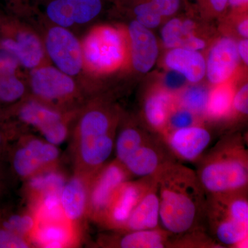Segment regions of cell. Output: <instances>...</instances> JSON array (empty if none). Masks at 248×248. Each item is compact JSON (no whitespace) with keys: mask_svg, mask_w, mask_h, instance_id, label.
Masks as SVG:
<instances>
[{"mask_svg":"<svg viewBox=\"0 0 248 248\" xmlns=\"http://www.w3.org/2000/svg\"><path fill=\"white\" fill-rule=\"evenodd\" d=\"M160 204V226L173 236L206 231V193L195 170L177 161L156 172Z\"/></svg>","mask_w":248,"mask_h":248,"instance_id":"obj_1","label":"cell"},{"mask_svg":"<svg viewBox=\"0 0 248 248\" xmlns=\"http://www.w3.org/2000/svg\"><path fill=\"white\" fill-rule=\"evenodd\" d=\"M119 115L101 103L83 109L75 128L74 152L78 172L93 176L107 164L115 148Z\"/></svg>","mask_w":248,"mask_h":248,"instance_id":"obj_2","label":"cell"},{"mask_svg":"<svg viewBox=\"0 0 248 248\" xmlns=\"http://www.w3.org/2000/svg\"><path fill=\"white\" fill-rule=\"evenodd\" d=\"M247 140L227 134L197 161L195 171L206 195L248 190Z\"/></svg>","mask_w":248,"mask_h":248,"instance_id":"obj_3","label":"cell"},{"mask_svg":"<svg viewBox=\"0 0 248 248\" xmlns=\"http://www.w3.org/2000/svg\"><path fill=\"white\" fill-rule=\"evenodd\" d=\"M205 226L223 248H246L248 241V190L206 195Z\"/></svg>","mask_w":248,"mask_h":248,"instance_id":"obj_4","label":"cell"},{"mask_svg":"<svg viewBox=\"0 0 248 248\" xmlns=\"http://www.w3.org/2000/svg\"><path fill=\"white\" fill-rule=\"evenodd\" d=\"M28 89L32 98L65 113H75L81 99L79 81L45 63L30 71Z\"/></svg>","mask_w":248,"mask_h":248,"instance_id":"obj_5","label":"cell"},{"mask_svg":"<svg viewBox=\"0 0 248 248\" xmlns=\"http://www.w3.org/2000/svg\"><path fill=\"white\" fill-rule=\"evenodd\" d=\"M81 45L85 68L97 73L118 69L126 58V40L122 31L116 28H94L85 36Z\"/></svg>","mask_w":248,"mask_h":248,"instance_id":"obj_6","label":"cell"},{"mask_svg":"<svg viewBox=\"0 0 248 248\" xmlns=\"http://www.w3.org/2000/svg\"><path fill=\"white\" fill-rule=\"evenodd\" d=\"M42 40L53 66L78 81L85 69L84 61L81 42L73 31L50 24Z\"/></svg>","mask_w":248,"mask_h":248,"instance_id":"obj_7","label":"cell"},{"mask_svg":"<svg viewBox=\"0 0 248 248\" xmlns=\"http://www.w3.org/2000/svg\"><path fill=\"white\" fill-rule=\"evenodd\" d=\"M18 119L38 130L46 141L58 146L66 140L68 119L73 113H65L32 97L24 98L18 104Z\"/></svg>","mask_w":248,"mask_h":248,"instance_id":"obj_8","label":"cell"},{"mask_svg":"<svg viewBox=\"0 0 248 248\" xmlns=\"http://www.w3.org/2000/svg\"><path fill=\"white\" fill-rule=\"evenodd\" d=\"M132 177L118 160L104 164L90 181L88 217L99 224L117 187Z\"/></svg>","mask_w":248,"mask_h":248,"instance_id":"obj_9","label":"cell"},{"mask_svg":"<svg viewBox=\"0 0 248 248\" xmlns=\"http://www.w3.org/2000/svg\"><path fill=\"white\" fill-rule=\"evenodd\" d=\"M50 24L72 31L94 20L102 10V0H36Z\"/></svg>","mask_w":248,"mask_h":248,"instance_id":"obj_10","label":"cell"},{"mask_svg":"<svg viewBox=\"0 0 248 248\" xmlns=\"http://www.w3.org/2000/svg\"><path fill=\"white\" fill-rule=\"evenodd\" d=\"M154 180L153 174L122 183L112 196L99 224L112 231H122Z\"/></svg>","mask_w":248,"mask_h":248,"instance_id":"obj_11","label":"cell"},{"mask_svg":"<svg viewBox=\"0 0 248 248\" xmlns=\"http://www.w3.org/2000/svg\"><path fill=\"white\" fill-rule=\"evenodd\" d=\"M57 146L37 138L21 141L13 153V169L19 177L29 179L37 173L52 169L60 151Z\"/></svg>","mask_w":248,"mask_h":248,"instance_id":"obj_12","label":"cell"},{"mask_svg":"<svg viewBox=\"0 0 248 248\" xmlns=\"http://www.w3.org/2000/svg\"><path fill=\"white\" fill-rule=\"evenodd\" d=\"M165 143L176 159L197 163L213 140V134L200 124L177 129L163 135Z\"/></svg>","mask_w":248,"mask_h":248,"instance_id":"obj_13","label":"cell"},{"mask_svg":"<svg viewBox=\"0 0 248 248\" xmlns=\"http://www.w3.org/2000/svg\"><path fill=\"white\" fill-rule=\"evenodd\" d=\"M176 161L164 139L154 134L122 163L132 176L143 177L155 174L166 163Z\"/></svg>","mask_w":248,"mask_h":248,"instance_id":"obj_14","label":"cell"},{"mask_svg":"<svg viewBox=\"0 0 248 248\" xmlns=\"http://www.w3.org/2000/svg\"><path fill=\"white\" fill-rule=\"evenodd\" d=\"M0 47L11 52L25 69L31 70L48 63L43 40L34 29L27 26H19L13 37L1 41Z\"/></svg>","mask_w":248,"mask_h":248,"instance_id":"obj_15","label":"cell"},{"mask_svg":"<svg viewBox=\"0 0 248 248\" xmlns=\"http://www.w3.org/2000/svg\"><path fill=\"white\" fill-rule=\"evenodd\" d=\"M77 233L75 224L66 217L58 218H36L29 241L39 247L62 248L76 244Z\"/></svg>","mask_w":248,"mask_h":248,"instance_id":"obj_16","label":"cell"},{"mask_svg":"<svg viewBox=\"0 0 248 248\" xmlns=\"http://www.w3.org/2000/svg\"><path fill=\"white\" fill-rule=\"evenodd\" d=\"M237 44L231 37H222L210 48L206 61V76L212 84L228 82L239 66Z\"/></svg>","mask_w":248,"mask_h":248,"instance_id":"obj_17","label":"cell"},{"mask_svg":"<svg viewBox=\"0 0 248 248\" xmlns=\"http://www.w3.org/2000/svg\"><path fill=\"white\" fill-rule=\"evenodd\" d=\"M132 63L137 71L146 73L151 71L159 54L157 41L151 29L136 20L128 27Z\"/></svg>","mask_w":248,"mask_h":248,"instance_id":"obj_18","label":"cell"},{"mask_svg":"<svg viewBox=\"0 0 248 248\" xmlns=\"http://www.w3.org/2000/svg\"><path fill=\"white\" fill-rule=\"evenodd\" d=\"M120 234L102 238L104 247L120 248H172L173 236L161 227L153 230L119 232Z\"/></svg>","mask_w":248,"mask_h":248,"instance_id":"obj_19","label":"cell"},{"mask_svg":"<svg viewBox=\"0 0 248 248\" xmlns=\"http://www.w3.org/2000/svg\"><path fill=\"white\" fill-rule=\"evenodd\" d=\"M92 176L77 173L62 189L60 202L67 219L76 223L87 215L90 181Z\"/></svg>","mask_w":248,"mask_h":248,"instance_id":"obj_20","label":"cell"},{"mask_svg":"<svg viewBox=\"0 0 248 248\" xmlns=\"http://www.w3.org/2000/svg\"><path fill=\"white\" fill-rule=\"evenodd\" d=\"M155 176V175H154ZM160 204L156 179L120 232L146 231L160 228Z\"/></svg>","mask_w":248,"mask_h":248,"instance_id":"obj_21","label":"cell"},{"mask_svg":"<svg viewBox=\"0 0 248 248\" xmlns=\"http://www.w3.org/2000/svg\"><path fill=\"white\" fill-rule=\"evenodd\" d=\"M165 64L192 84L200 82L206 74V61L202 53L182 47L170 50L165 58Z\"/></svg>","mask_w":248,"mask_h":248,"instance_id":"obj_22","label":"cell"},{"mask_svg":"<svg viewBox=\"0 0 248 248\" xmlns=\"http://www.w3.org/2000/svg\"><path fill=\"white\" fill-rule=\"evenodd\" d=\"M173 104L172 94L166 89L155 90L147 95L143 104V115L153 133L162 136Z\"/></svg>","mask_w":248,"mask_h":248,"instance_id":"obj_23","label":"cell"},{"mask_svg":"<svg viewBox=\"0 0 248 248\" xmlns=\"http://www.w3.org/2000/svg\"><path fill=\"white\" fill-rule=\"evenodd\" d=\"M29 179L28 191L32 203L46 196L61 195L66 183L63 174L53 168L37 173Z\"/></svg>","mask_w":248,"mask_h":248,"instance_id":"obj_24","label":"cell"},{"mask_svg":"<svg viewBox=\"0 0 248 248\" xmlns=\"http://www.w3.org/2000/svg\"><path fill=\"white\" fill-rule=\"evenodd\" d=\"M154 134L156 133H153L151 130L146 131L134 124H129L124 125L116 136V159L122 164L129 155L148 141Z\"/></svg>","mask_w":248,"mask_h":248,"instance_id":"obj_25","label":"cell"},{"mask_svg":"<svg viewBox=\"0 0 248 248\" xmlns=\"http://www.w3.org/2000/svg\"><path fill=\"white\" fill-rule=\"evenodd\" d=\"M234 93V90L227 82L217 85L210 91L205 116L213 120L229 117Z\"/></svg>","mask_w":248,"mask_h":248,"instance_id":"obj_26","label":"cell"},{"mask_svg":"<svg viewBox=\"0 0 248 248\" xmlns=\"http://www.w3.org/2000/svg\"><path fill=\"white\" fill-rule=\"evenodd\" d=\"M210 91L200 85H192L184 90L179 98V105L197 116L205 115Z\"/></svg>","mask_w":248,"mask_h":248,"instance_id":"obj_27","label":"cell"},{"mask_svg":"<svg viewBox=\"0 0 248 248\" xmlns=\"http://www.w3.org/2000/svg\"><path fill=\"white\" fill-rule=\"evenodd\" d=\"M35 224V217L32 210L30 213L0 214V227L13 232L29 241Z\"/></svg>","mask_w":248,"mask_h":248,"instance_id":"obj_28","label":"cell"},{"mask_svg":"<svg viewBox=\"0 0 248 248\" xmlns=\"http://www.w3.org/2000/svg\"><path fill=\"white\" fill-rule=\"evenodd\" d=\"M28 85L16 74L0 77V102L14 104L27 95Z\"/></svg>","mask_w":248,"mask_h":248,"instance_id":"obj_29","label":"cell"},{"mask_svg":"<svg viewBox=\"0 0 248 248\" xmlns=\"http://www.w3.org/2000/svg\"><path fill=\"white\" fill-rule=\"evenodd\" d=\"M196 124H198L197 115L185 108L179 105L178 107H174L173 104L168 117L166 130L162 136L172 130L186 128Z\"/></svg>","mask_w":248,"mask_h":248,"instance_id":"obj_30","label":"cell"},{"mask_svg":"<svg viewBox=\"0 0 248 248\" xmlns=\"http://www.w3.org/2000/svg\"><path fill=\"white\" fill-rule=\"evenodd\" d=\"M161 37L166 48L172 49L182 47L183 41L185 37L183 21L177 18L169 21L163 27Z\"/></svg>","mask_w":248,"mask_h":248,"instance_id":"obj_31","label":"cell"},{"mask_svg":"<svg viewBox=\"0 0 248 248\" xmlns=\"http://www.w3.org/2000/svg\"><path fill=\"white\" fill-rule=\"evenodd\" d=\"M135 14L137 22L148 29H155L161 23V16L156 12L151 1L136 6Z\"/></svg>","mask_w":248,"mask_h":248,"instance_id":"obj_32","label":"cell"},{"mask_svg":"<svg viewBox=\"0 0 248 248\" xmlns=\"http://www.w3.org/2000/svg\"><path fill=\"white\" fill-rule=\"evenodd\" d=\"M248 114V85L244 84L234 92L230 116L241 115L246 117Z\"/></svg>","mask_w":248,"mask_h":248,"instance_id":"obj_33","label":"cell"},{"mask_svg":"<svg viewBox=\"0 0 248 248\" xmlns=\"http://www.w3.org/2000/svg\"><path fill=\"white\" fill-rule=\"evenodd\" d=\"M30 246L29 240L0 227V248H28Z\"/></svg>","mask_w":248,"mask_h":248,"instance_id":"obj_34","label":"cell"},{"mask_svg":"<svg viewBox=\"0 0 248 248\" xmlns=\"http://www.w3.org/2000/svg\"><path fill=\"white\" fill-rule=\"evenodd\" d=\"M19 66V61L14 54L0 47V77L16 74Z\"/></svg>","mask_w":248,"mask_h":248,"instance_id":"obj_35","label":"cell"},{"mask_svg":"<svg viewBox=\"0 0 248 248\" xmlns=\"http://www.w3.org/2000/svg\"><path fill=\"white\" fill-rule=\"evenodd\" d=\"M151 2L161 17H167L177 12L180 0H152Z\"/></svg>","mask_w":248,"mask_h":248,"instance_id":"obj_36","label":"cell"},{"mask_svg":"<svg viewBox=\"0 0 248 248\" xmlns=\"http://www.w3.org/2000/svg\"><path fill=\"white\" fill-rule=\"evenodd\" d=\"M172 71V73L167 75L166 79H165V84L167 87V89L166 90L169 92L170 91L181 89L186 80V78L180 73L177 71Z\"/></svg>","mask_w":248,"mask_h":248,"instance_id":"obj_37","label":"cell"},{"mask_svg":"<svg viewBox=\"0 0 248 248\" xmlns=\"http://www.w3.org/2000/svg\"><path fill=\"white\" fill-rule=\"evenodd\" d=\"M205 46H206V43L205 41L197 37L195 34H192V35L187 36L184 40L182 48L199 51V50H203Z\"/></svg>","mask_w":248,"mask_h":248,"instance_id":"obj_38","label":"cell"},{"mask_svg":"<svg viewBox=\"0 0 248 248\" xmlns=\"http://www.w3.org/2000/svg\"><path fill=\"white\" fill-rule=\"evenodd\" d=\"M13 9L22 16L30 14L31 7L28 0H7Z\"/></svg>","mask_w":248,"mask_h":248,"instance_id":"obj_39","label":"cell"},{"mask_svg":"<svg viewBox=\"0 0 248 248\" xmlns=\"http://www.w3.org/2000/svg\"><path fill=\"white\" fill-rule=\"evenodd\" d=\"M237 46L238 53L240 58L244 61L246 65L248 63V39H244L236 45Z\"/></svg>","mask_w":248,"mask_h":248,"instance_id":"obj_40","label":"cell"},{"mask_svg":"<svg viewBox=\"0 0 248 248\" xmlns=\"http://www.w3.org/2000/svg\"><path fill=\"white\" fill-rule=\"evenodd\" d=\"M237 31L241 37L244 39H248V19H244V20L240 22L237 25Z\"/></svg>","mask_w":248,"mask_h":248,"instance_id":"obj_41","label":"cell"},{"mask_svg":"<svg viewBox=\"0 0 248 248\" xmlns=\"http://www.w3.org/2000/svg\"><path fill=\"white\" fill-rule=\"evenodd\" d=\"M214 9L218 12H221L226 8L228 0H210Z\"/></svg>","mask_w":248,"mask_h":248,"instance_id":"obj_42","label":"cell"},{"mask_svg":"<svg viewBox=\"0 0 248 248\" xmlns=\"http://www.w3.org/2000/svg\"><path fill=\"white\" fill-rule=\"evenodd\" d=\"M6 135L4 132L0 130V155L4 151L5 143H6Z\"/></svg>","mask_w":248,"mask_h":248,"instance_id":"obj_43","label":"cell"},{"mask_svg":"<svg viewBox=\"0 0 248 248\" xmlns=\"http://www.w3.org/2000/svg\"><path fill=\"white\" fill-rule=\"evenodd\" d=\"M228 1L232 6H239L247 4L248 0H228Z\"/></svg>","mask_w":248,"mask_h":248,"instance_id":"obj_44","label":"cell"},{"mask_svg":"<svg viewBox=\"0 0 248 248\" xmlns=\"http://www.w3.org/2000/svg\"><path fill=\"white\" fill-rule=\"evenodd\" d=\"M1 110H0V120H1Z\"/></svg>","mask_w":248,"mask_h":248,"instance_id":"obj_45","label":"cell"}]
</instances>
